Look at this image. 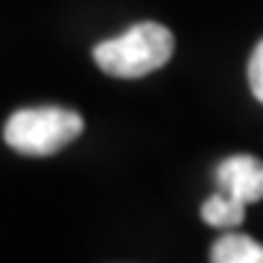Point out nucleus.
Masks as SVG:
<instances>
[{
	"label": "nucleus",
	"mask_w": 263,
	"mask_h": 263,
	"mask_svg": "<svg viewBox=\"0 0 263 263\" xmlns=\"http://www.w3.org/2000/svg\"><path fill=\"white\" fill-rule=\"evenodd\" d=\"M85 129V120L70 108L62 105H38V108H21L3 126V141L15 152L29 158L56 155L73 143Z\"/></svg>",
	"instance_id": "obj_2"
},
{
	"label": "nucleus",
	"mask_w": 263,
	"mask_h": 263,
	"mask_svg": "<svg viewBox=\"0 0 263 263\" xmlns=\"http://www.w3.org/2000/svg\"><path fill=\"white\" fill-rule=\"evenodd\" d=\"M243 216H246V205L228 199L219 190H216L214 196H208L205 205H202V219L214 228H237L243 222Z\"/></svg>",
	"instance_id": "obj_5"
},
{
	"label": "nucleus",
	"mask_w": 263,
	"mask_h": 263,
	"mask_svg": "<svg viewBox=\"0 0 263 263\" xmlns=\"http://www.w3.org/2000/svg\"><path fill=\"white\" fill-rule=\"evenodd\" d=\"M249 85H252V94L263 103V41L254 47L249 59Z\"/></svg>",
	"instance_id": "obj_6"
},
{
	"label": "nucleus",
	"mask_w": 263,
	"mask_h": 263,
	"mask_svg": "<svg viewBox=\"0 0 263 263\" xmlns=\"http://www.w3.org/2000/svg\"><path fill=\"white\" fill-rule=\"evenodd\" d=\"M173 50H176L173 32L155 21H143L108 41H100L94 47V62L108 76L141 79L167 65Z\"/></svg>",
	"instance_id": "obj_1"
},
{
	"label": "nucleus",
	"mask_w": 263,
	"mask_h": 263,
	"mask_svg": "<svg viewBox=\"0 0 263 263\" xmlns=\"http://www.w3.org/2000/svg\"><path fill=\"white\" fill-rule=\"evenodd\" d=\"M214 263H263V246L237 231H228L211 246Z\"/></svg>",
	"instance_id": "obj_4"
},
{
	"label": "nucleus",
	"mask_w": 263,
	"mask_h": 263,
	"mask_svg": "<svg viewBox=\"0 0 263 263\" xmlns=\"http://www.w3.org/2000/svg\"><path fill=\"white\" fill-rule=\"evenodd\" d=\"M216 187L240 205L263 199V161L254 155H231L216 167Z\"/></svg>",
	"instance_id": "obj_3"
}]
</instances>
